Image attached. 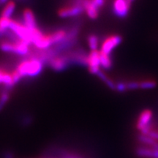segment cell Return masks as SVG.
<instances>
[{
	"label": "cell",
	"instance_id": "obj_1",
	"mask_svg": "<svg viewBox=\"0 0 158 158\" xmlns=\"http://www.w3.org/2000/svg\"><path fill=\"white\" fill-rule=\"evenodd\" d=\"M45 63L40 59L30 56L19 63L15 70L22 78H33L39 76L44 68Z\"/></svg>",
	"mask_w": 158,
	"mask_h": 158
},
{
	"label": "cell",
	"instance_id": "obj_2",
	"mask_svg": "<svg viewBox=\"0 0 158 158\" xmlns=\"http://www.w3.org/2000/svg\"><path fill=\"white\" fill-rule=\"evenodd\" d=\"M29 43L16 40H3L0 42V50L5 53L15 54L19 56H28L30 54L31 49Z\"/></svg>",
	"mask_w": 158,
	"mask_h": 158
},
{
	"label": "cell",
	"instance_id": "obj_3",
	"mask_svg": "<svg viewBox=\"0 0 158 158\" xmlns=\"http://www.w3.org/2000/svg\"><path fill=\"white\" fill-rule=\"evenodd\" d=\"M9 30L11 31L21 40L31 45V31L23 24V22L21 23L16 20L11 19Z\"/></svg>",
	"mask_w": 158,
	"mask_h": 158
},
{
	"label": "cell",
	"instance_id": "obj_4",
	"mask_svg": "<svg viewBox=\"0 0 158 158\" xmlns=\"http://www.w3.org/2000/svg\"><path fill=\"white\" fill-rule=\"evenodd\" d=\"M84 11L81 0H74L73 2L69 5L64 6L59 9L58 15L62 19L77 17Z\"/></svg>",
	"mask_w": 158,
	"mask_h": 158
},
{
	"label": "cell",
	"instance_id": "obj_5",
	"mask_svg": "<svg viewBox=\"0 0 158 158\" xmlns=\"http://www.w3.org/2000/svg\"><path fill=\"white\" fill-rule=\"evenodd\" d=\"M47 64L53 70L56 72L65 70L71 64L66 53H62L53 57L47 62Z\"/></svg>",
	"mask_w": 158,
	"mask_h": 158
},
{
	"label": "cell",
	"instance_id": "obj_6",
	"mask_svg": "<svg viewBox=\"0 0 158 158\" xmlns=\"http://www.w3.org/2000/svg\"><path fill=\"white\" fill-rule=\"evenodd\" d=\"M122 41V37L119 35H111L106 37L101 44L100 51L106 54H111V52Z\"/></svg>",
	"mask_w": 158,
	"mask_h": 158
},
{
	"label": "cell",
	"instance_id": "obj_7",
	"mask_svg": "<svg viewBox=\"0 0 158 158\" xmlns=\"http://www.w3.org/2000/svg\"><path fill=\"white\" fill-rule=\"evenodd\" d=\"M87 67L88 70L92 74L98 75L100 72V51H91L87 56Z\"/></svg>",
	"mask_w": 158,
	"mask_h": 158
},
{
	"label": "cell",
	"instance_id": "obj_8",
	"mask_svg": "<svg viewBox=\"0 0 158 158\" xmlns=\"http://www.w3.org/2000/svg\"><path fill=\"white\" fill-rule=\"evenodd\" d=\"M131 3L127 0H114L112 11L118 18H125L130 12Z\"/></svg>",
	"mask_w": 158,
	"mask_h": 158
},
{
	"label": "cell",
	"instance_id": "obj_9",
	"mask_svg": "<svg viewBox=\"0 0 158 158\" xmlns=\"http://www.w3.org/2000/svg\"><path fill=\"white\" fill-rule=\"evenodd\" d=\"M153 112L150 109H144L142 110L139 116H138L137 124H136V127H137L138 130L142 131L148 126L151 124Z\"/></svg>",
	"mask_w": 158,
	"mask_h": 158
},
{
	"label": "cell",
	"instance_id": "obj_10",
	"mask_svg": "<svg viewBox=\"0 0 158 158\" xmlns=\"http://www.w3.org/2000/svg\"><path fill=\"white\" fill-rule=\"evenodd\" d=\"M23 23L30 31L37 27L36 19L31 9L26 8L23 11Z\"/></svg>",
	"mask_w": 158,
	"mask_h": 158
},
{
	"label": "cell",
	"instance_id": "obj_11",
	"mask_svg": "<svg viewBox=\"0 0 158 158\" xmlns=\"http://www.w3.org/2000/svg\"><path fill=\"white\" fill-rule=\"evenodd\" d=\"M0 84L4 85L7 89H11L15 86V84L13 80L12 72H7L0 68Z\"/></svg>",
	"mask_w": 158,
	"mask_h": 158
},
{
	"label": "cell",
	"instance_id": "obj_12",
	"mask_svg": "<svg viewBox=\"0 0 158 158\" xmlns=\"http://www.w3.org/2000/svg\"><path fill=\"white\" fill-rule=\"evenodd\" d=\"M15 3L13 1H9L4 6L2 10L0 16L6 18V19H11L12 15L14 13L15 10Z\"/></svg>",
	"mask_w": 158,
	"mask_h": 158
},
{
	"label": "cell",
	"instance_id": "obj_13",
	"mask_svg": "<svg viewBox=\"0 0 158 158\" xmlns=\"http://www.w3.org/2000/svg\"><path fill=\"white\" fill-rule=\"evenodd\" d=\"M136 153L141 157L158 158V149H149L146 147H140L136 150Z\"/></svg>",
	"mask_w": 158,
	"mask_h": 158
},
{
	"label": "cell",
	"instance_id": "obj_14",
	"mask_svg": "<svg viewBox=\"0 0 158 158\" xmlns=\"http://www.w3.org/2000/svg\"><path fill=\"white\" fill-rule=\"evenodd\" d=\"M100 51V50H99ZM100 67L104 70H109L112 67L113 62H112L111 56L110 54H106L100 51Z\"/></svg>",
	"mask_w": 158,
	"mask_h": 158
},
{
	"label": "cell",
	"instance_id": "obj_15",
	"mask_svg": "<svg viewBox=\"0 0 158 158\" xmlns=\"http://www.w3.org/2000/svg\"><path fill=\"white\" fill-rule=\"evenodd\" d=\"M11 19L0 16V37H5L6 33L9 30Z\"/></svg>",
	"mask_w": 158,
	"mask_h": 158
},
{
	"label": "cell",
	"instance_id": "obj_16",
	"mask_svg": "<svg viewBox=\"0 0 158 158\" xmlns=\"http://www.w3.org/2000/svg\"><path fill=\"white\" fill-rule=\"evenodd\" d=\"M87 43L89 48L90 51H96L98 50L99 45H100V40L99 37L96 35H89L87 38Z\"/></svg>",
	"mask_w": 158,
	"mask_h": 158
},
{
	"label": "cell",
	"instance_id": "obj_17",
	"mask_svg": "<svg viewBox=\"0 0 158 158\" xmlns=\"http://www.w3.org/2000/svg\"><path fill=\"white\" fill-rule=\"evenodd\" d=\"M157 86V82L153 79H143L139 81V87L141 89H149Z\"/></svg>",
	"mask_w": 158,
	"mask_h": 158
},
{
	"label": "cell",
	"instance_id": "obj_18",
	"mask_svg": "<svg viewBox=\"0 0 158 158\" xmlns=\"http://www.w3.org/2000/svg\"><path fill=\"white\" fill-rule=\"evenodd\" d=\"M9 100L10 93L8 91H7V89H6L5 91H4L1 94V95H0V110L5 107V106L7 104V102L9 101Z\"/></svg>",
	"mask_w": 158,
	"mask_h": 158
},
{
	"label": "cell",
	"instance_id": "obj_19",
	"mask_svg": "<svg viewBox=\"0 0 158 158\" xmlns=\"http://www.w3.org/2000/svg\"><path fill=\"white\" fill-rule=\"evenodd\" d=\"M147 135L155 139V141H157V140L158 141V130H153L152 127Z\"/></svg>",
	"mask_w": 158,
	"mask_h": 158
},
{
	"label": "cell",
	"instance_id": "obj_20",
	"mask_svg": "<svg viewBox=\"0 0 158 158\" xmlns=\"http://www.w3.org/2000/svg\"><path fill=\"white\" fill-rule=\"evenodd\" d=\"M105 1H106V0H92V2L94 4V5H95L96 7H98L100 10L102 6L104 5Z\"/></svg>",
	"mask_w": 158,
	"mask_h": 158
},
{
	"label": "cell",
	"instance_id": "obj_21",
	"mask_svg": "<svg viewBox=\"0 0 158 158\" xmlns=\"http://www.w3.org/2000/svg\"><path fill=\"white\" fill-rule=\"evenodd\" d=\"M7 2H9V0H0V6L2 5H5Z\"/></svg>",
	"mask_w": 158,
	"mask_h": 158
},
{
	"label": "cell",
	"instance_id": "obj_22",
	"mask_svg": "<svg viewBox=\"0 0 158 158\" xmlns=\"http://www.w3.org/2000/svg\"><path fill=\"white\" fill-rule=\"evenodd\" d=\"M127 1H128V2H130L132 4V2H133V1H135V0H127Z\"/></svg>",
	"mask_w": 158,
	"mask_h": 158
}]
</instances>
